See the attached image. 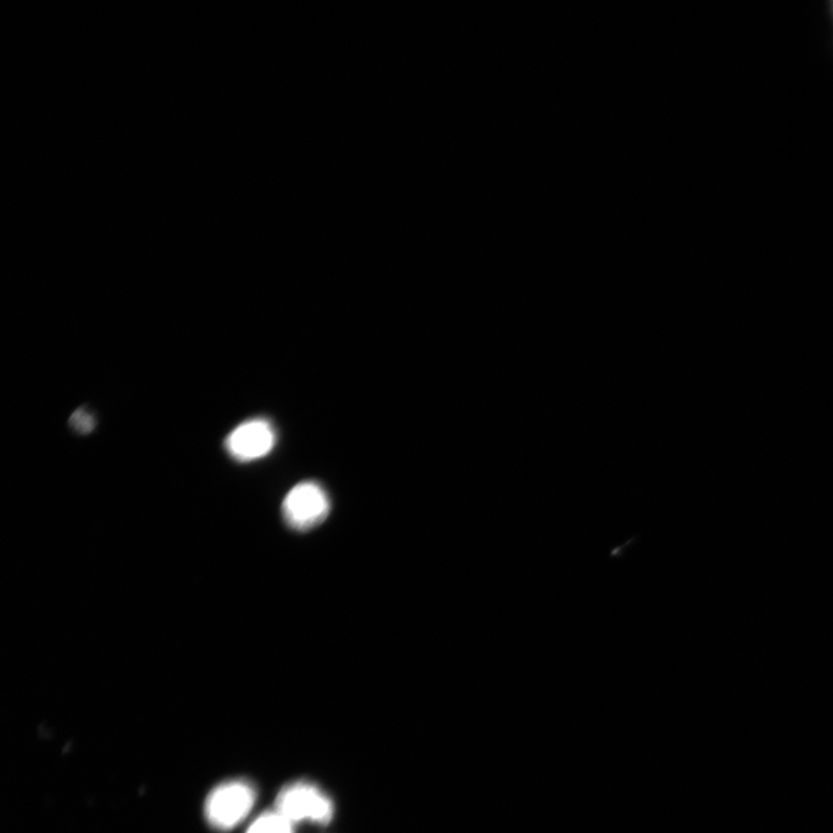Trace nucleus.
<instances>
[{"instance_id":"1","label":"nucleus","mask_w":833,"mask_h":833,"mask_svg":"<svg viewBox=\"0 0 833 833\" xmlns=\"http://www.w3.org/2000/svg\"><path fill=\"white\" fill-rule=\"evenodd\" d=\"M256 798V789L249 782L224 783L216 787L206 799V820L217 830H232L249 817Z\"/></svg>"},{"instance_id":"2","label":"nucleus","mask_w":833,"mask_h":833,"mask_svg":"<svg viewBox=\"0 0 833 833\" xmlns=\"http://www.w3.org/2000/svg\"><path fill=\"white\" fill-rule=\"evenodd\" d=\"M330 499L315 482H302L290 490L281 505L283 521L295 532L305 533L324 523L330 514Z\"/></svg>"},{"instance_id":"3","label":"nucleus","mask_w":833,"mask_h":833,"mask_svg":"<svg viewBox=\"0 0 833 833\" xmlns=\"http://www.w3.org/2000/svg\"><path fill=\"white\" fill-rule=\"evenodd\" d=\"M276 810L293 824L310 821L322 825L334 818V804L324 792L309 782H297L277 795Z\"/></svg>"},{"instance_id":"4","label":"nucleus","mask_w":833,"mask_h":833,"mask_svg":"<svg viewBox=\"0 0 833 833\" xmlns=\"http://www.w3.org/2000/svg\"><path fill=\"white\" fill-rule=\"evenodd\" d=\"M276 445V432L267 420L255 419L234 428L225 442L227 451L239 462L267 457Z\"/></svg>"},{"instance_id":"5","label":"nucleus","mask_w":833,"mask_h":833,"mask_svg":"<svg viewBox=\"0 0 833 833\" xmlns=\"http://www.w3.org/2000/svg\"><path fill=\"white\" fill-rule=\"evenodd\" d=\"M245 833H294V824L275 809L262 813Z\"/></svg>"},{"instance_id":"6","label":"nucleus","mask_w":833,"mask_h":833,"mask_svg":"<svg viewBox=\"0 0 833 833\" xmlns=\"http://www.w3.org/2000/svg\"><path fill=\"white\" fill-rule=\"evenodd\" d=\"M71 423L75 430H79L82 433H88L94 427L92 415L83 410H79L72 415Z\"/></svg>"}]
</instances>
